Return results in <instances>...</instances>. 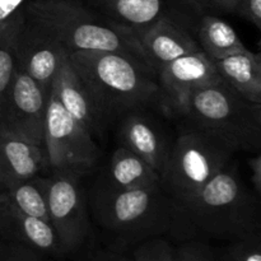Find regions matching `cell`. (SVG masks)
Here are the masks:
<instances>
[{
    "mask_svg": "<svg viewBox=\"0 0 261 261\" xmlns=\"http://www.w3.org/2000/svg\"><path fill=\"white\" fill-rule=\"evenodd\" d=\"M256 232H261L260 196L228 165L195 195L173 206L168 234L180 241H231Z\"/></svg>",
    "mask_w": 261,
    "mask_h": 261,
    "instance_id": "1",
    "label": "cell"
},
{
    "mask_svg": "<svg viewBox=\"0 0 261 261\" xmlns=\"http://www.w3.org/2000/svg\"><path fill=\"white\" fill-rule=\"evenodd\" d=\"M69 60L107 120L165 102L157 75L135 56L75 51Z\"/></svg>",
    "mask_w": 261,
    "mask_h": 261,
    "instance_id": "2",
    "label": "cell"
},
{
    "mask_svg": "<svg viewBox=\"0 0 261 261\" xmlns=\"http://www.w3.org/2000/svg\"><path fill=\"white\" fill-rule=\"evenodd\" d=\"M177 112L189 126L212 135L233 153L260 150L261 105L245 99L223 81L196 89Z\"/></svg>",
    "mask_w": 261,
    "mask_h": 261,
    "instance_id": "3",
    "label": "cell"
},
{
    "mask_svg": "<svg viewBox=\"0 0 261 261\" xmlns=\"http://www.w3.org/2000/svg\"><path fill=\"white\" fill-rule=\"evenodd\" d=\"M97 223L116 247L137 246L170 233L173 204L161 185L133 190H101L93 201Z\"/></svg>",
    "mask_w": 261,
    "mask_h": 261,
    "instance_id": "4",
    "label": "cell"
},
{
    "mask_svg": "<svg viewBox=\"0 0 261 261\" xmlns=\"http://www.w3.org/2000/svg\"><path fill=\"white\" fill-rule=\"evenodd\" d=\"M24 12L47 30L69 54L114 51L138 58L122 31L79 0H28Z\"/></svg>",
    "mask_w": 261,
    "mask_h": 261,
    "instance_id": "5",
    "label": "cell"
},
{
    "mask_svg": "<svg viewBox=\"0 0 261 261\" xmlns=\"http://www.w3.org/2000/svg\"><path fill=\"white\" fill-rule=\"evenodd\" d=\"M233 154L218 139L189 126L171 145L160 176L161 188L173 206L180 205L227 167Z\"/></svg>",
    "mask_w": 261,
    "mask_h": 261,
    "instance_id": "6",
    "label": "cell"
},
{
    "mask_svg": "<svg viewBox=\"0 0 261 261\" xmlns=\"http://www.w3.org/2000/svg\"><path fill=\"white\" fill-rule=\"evenodd\" d=\"M43 147L51 171L82 175L93 167L99 155L93 135L61 106L53 88L48 96Z\"/></svg>",
    "mask_w": 261,
    "mask_h": 261,
    "instance_id": "7",
    "label": "cell"
},
{
    "mask_svg": "<svg viewBox=\"0 0 261 261\" xmlns=\"http://www.w3.org/2000/svg\"><path fill=\"white\" fill-rule=\"evenodd\" d=\"M79 176L70 171H53L45 177L48 223L58 236L64 257L76 254L91 234V222Z\"/></svg>",
    "mask_w": 261,
    "mask_h": 261,
    "instance_id": "8",
    "label": "cell"
},
{
    "mask_svg": "<svg viewBox=\"0 0 261 261\" xmlns=\"http://www.w3.org/2000/svg\"><path fill=\"white\" fill-rule=\"evenodd\" d=\"M50 91L18 69L0 106V132L43 145Z\"/></svg>",
    "mask_w": 261,
    "mask_h": 261,
    "instance_id": "9",
    "label": "cell"
},
{
    "mask_svg": "<svg viewBox=\"0 0 261 261\" xmlns=\"http://www.w3.org/2000/svg\"><path fill=\"white\" fill-rule=\"evenodd\" d=\"M15 47L18 69L50 91L59 66L69 51L40 23L28 17L24 9L18 25Z\"/></svg>",
    "mask_w": 261,
    "mask_h": 261,
    "instance_id": "10",
    "label": "cell"
},
{
    "mask_svg": "<svg viewBox=\"0 0 261 261\" xmlns=\"http://www.w3.org/2000/svg\"><path fill=\"white\" fill-rule=\"evenodd\" d=\"M137 55L153 73L175 59L200 50L198 41L176 18L167 15L134 33H127Z\"/></svg>",
    "mask_w": 261,
    "mask_h": 261,
    "instance_id": "11",
    "label": "cell"
},
{
    "mask_svg": "<svg viewBox=\"0 0 261 261\" xmlns=\"http://www.w3.org/2000/svg\"><path fill=\"white\" fill-rule=\"evenodd\" d=\"M157 81L163 101L177 112L193 92L219 83L222 79L209 56L198 50L166 64L158 71Z\"/></svg>",
    "mask_w": 261,
    "mask_h": 261,
    "instance_id": "12",
    "label": "cell"
},
{
    "mask_svg": "<svg viewBox=\"0 0 261 261\" xmlns=\"http://www.w3.org/2000/svg\"><path fill=\"white\" fill-rule=\"evenodd\" d=\"M51 88L55 92L61 106L74 119L82 122L93 137H102L109 120L97 107L86 84L71 65L69 55L61 61Z\"/></svg>",
    "mask_w": 261,
    "mask_h": 261,
    "instance_id": "13",
    "label": "cell"
},
{
    "mask_svg": "<svg viewBox=\"0 0 261 261\" xmlns=\"http://www.w3.org/2000/svg\"><path fill=\"white\" fill-rule=\"evenodd\" d=\"M143 110L122 116L119 135L121 147L127 148L144 160L158 173H162L171 145L155 121L143 114Z\"/></svg>",
    "mask_w": 261,
    "mask_h": 261,
    "instance_id": "14",
    "label": "cell"
},
{
    "mask_svg": "<svg viewBox=\"0 0 261 261\" xmlns=\"http://www.w3.org/2000/svg\"><path fill=\"white\" fill-rule=\"evenodd\" d=\"M0 239L32 247L48 257H64L58 236L47 221L28 216L2 200Z\"/></svg>",
    "mask_w": 261,
    "mask_h": 261,
    "instance_id": "15",
    "label": "cell"
},
{
    "mask_svg": "<svg viewBox=\"0 0 261 261\" xmlns=\"http://www.w3.org/2000/svg\"><path fill=\"white\" fill-rule=\"evenodd\" d=\"M48 168L43 145L0 132V189L31 180Z\"/></svg>",
    "mask_w": 261,
    "mask_h": 261,
    "instance_id": "16",
    "label": "cell"
},
{
    "mask_svg": "<svg viewBox=\"0 0 261 261\" xmlns=\"http://www.w3.org/2000/svg\"><path fill=\"white\" fill-rule=\"evenodd\" d=\"M110 24L125 33H134L170 15L165 0H86Z\"/></svg>",
    "mask_w": 261,
    "mask_h": 261,
    "instance_id": "17",
    "label": "cell"
},
{
    "mask_svg": "<svg viewBox=\"0 0 261 261\" xmlns=\"http://www.w3.org/2000/svg\"><path fill=\"white\" fill-rule=\"evenodd\" d=\"M222 81L252 103L261 105V56L249 48L211 59Z\"/></svg>",
    "mask_w": 261,
    "mask_h": 261,
    "instance_id": "18",
    "label": "cell"
},
{
    "mask_svg": "<svg viewBox=\"0 0 261 261\" xmlns=\"http://www.w3.org/2000/svg\"><path fill=\"white\" fill-rule=\"evenodd\" d=\"M109 178L111 190H133L161 185L160 173L125 147H119L112 154Z\"/></svg>",
    "mask_w": 261,
    "mask_h": 261,
    "instance_id": "19",
    "label": "cell"
},
{
    "mask_svg": "<svg viewBox=\"0 0 261 261\" xmlns=\"http://www.w3.org/2000/svg\"><path fill=\"white\" fill-rule=\"evenodd\" d=\"M198 40L200 50L209 59H222L247 48L234 28L213 14L203 15L199 22Z\"/></svg>",
    "mask_w": 261,
    "mask_h": 261,
    "instance_id": "20",
    "label": "cell"
},
{
    "mask_svg": "<svg viewBox=\"0 0 261 261\" xmlns=\"http://www.w3.org/2000/svg\"><path fill=\"white\" fill-rule=\"evenodd\" d=\"M0 200L28 216L48 222L45 177L42 176H36L31 180L0 189Z\"/></svg>",
    "mask_w": 261,
    "mask_h": 261,
    "instance_id": "21",
    "label": "cell"
},
{
    "mask_svg": "<svg viewBox=\"0 0 261 261\" xmlns=\"http://www.w3.org/2000/svg\"><path fill=\"white\" fill-rule=\"evenodd\" d=\"M22 14L23 10L14 19L0 25V106L18 70L15 41Z\"/></svg>",
    "mask_w": 261,
    "mask_h": 261,
    "instance_id": "22",
    "label": "cell"
},
{
    "mask_svg": "<svg viewBox=\"0 0 261 261\" xmlns=\"http://www.w3.org/2000/svg\"><path fill=\"white\" fill-rule=\"evenodd\" d=\"M219 256L221 261H261V232L231 240Z\"/></svg>",
    "mask_w": 261,
    "mask_h": 261,
    "instance_id": "23",
    "label": "cell"
},
{
    "mask_svg": "<svg viewBox=\"0 0 261 261\" xmlns=\"http://www.w3.org/2000/svg\"><path fill=\"white\" fill-rule=\"evenodd\" d=\"M175 247L165 239L152 237L140 242L133 251V261H173Z\"/></svg>",
    "mask_w": 261,
    "mask_h": 261,
    "instance_id": "24",
    "label": "cell"
},
{
    "mask_svg": "<svg viewBox=\"0 0 261 261\" xmlns=\"http://www.w3.org/2000/svg\"><path fill=\"white\" fill-rule=\"evenodd\" d=\"M173 261H221L219 252L201 240H188L176 247Z\"/></svg>",
    "mask_w": 261,
    "mask_h": 261,
    "instance_id": "25",
    "label": "cell"
},
{
    "mask_svg": "<svg viewBox=\"0 0 261 261\" xmlns=\"http://www.w3.org/2000/svg\"><path fill=\"white\" fill-rule=\"evenodd\" d=\"M47 257L32 247L0 239V261H47Z\"/></svg>",
    "mask_w": 261,
    "mask_h": 261,
    "instance_id": "26",
    "label": "cell"
},
{
    "mask_svg": "<svg viewBox=\"0 0 261 261\" xmlns=\"http://www.w3.org/2000/svg\"><path fill=\"white\" fill-rule=\"evenodd\" d=\"M234 13L261 30V0H239Z\"/></svg>",
    "mask_w": 261,
    "mask_h": 261,
    "instance_id": "27",
    "label": "cell"
},
{
    "mask_svg": "<svg viewBox=\"0 0 261 261\" xmlns=\"http://www.w3.org/2000/svg\"><path fill=\"white\" fill-rule=\"evenodd\" d=\"M28 0H0V25L14 19Z\"/></svg>",
    "mask_w": 261,
    "mask_h": 261,
    "instance_id": "28",
    "label": "cell"
},
{
    "mask_svg": "<svg viewBox=\"0 0 261 261\" xmlns=\"http://www.w3.org/2000/svg\"><path fill=\"white\" fill-rule=\"evenodd\" d=\"M191 4L223 13H234L239 0H188Z\"/></svg>",
    "mask_w": 261,
    "mask_h": 261,
    "instance_id": "29",
    "label": "cell"
},
{
    "mask_svg": "<svg viewBox=\"0 0 261 261\" xmlns=\"http://www.w3.org/2000/svg\"><path fill=\"white\" fill-rule=\"evenodd\" d=\"M249 167L251 170V184L256 195L261 194V155L257 152L249 160Z\"/></svg>",
    "mask_w": 261,
    "mask_h": 261,
    "instance_id": "30",
    "label": "cell"
},
{
    "mask_svg": "<svg viewBox=\"0 0 261 261\" xmlns=\"http://www.w3.org/2000/svg\"><path fill=\"white\" fill-rule=\"evenodd\" d=\"M83 261H133V259L126 255L120 254L116 250H112L109 252H99V254L89 256L88 259H84Z\"/></svg>",
    "mask_w": 261,
    "mask_h": 261,
    "instance_id": "31",
    "label": "cell"
}]
</instances>
